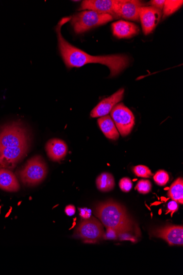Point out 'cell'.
<instances>
[{
  "label": "cell",
  "mask_w": 183,
  "mask_h": 275,
  "mask_svg": "<svg viewBox=\"0 0 183 275\" xmlns=\"http://www.w3.org/2000/svg\"><path fill=\"white\" fill-rule=\"evenodd\" d=\"M122 0H84L82 3L80 11H93L100 14H109L114 19L120 18L119 10Z\"/></svg>",
  "instance_id": "8"
},
{
  "label": "cell",
  "mask_w": 183,
  "mask_h": 275,
  "mask_svg": "<svg viewBox=\"0 0 183 275\" xmlns=\"http://www.w3.org/2000/svg\"><path fill=\"white\" fill-rule=\"evenodd\" d=\"M183 1H173V0H167L165 1L163 8V19H165L167 17L171 15L176 12L182 6Z\"/></svg>",
  "instance_id": "19"
},
{
  "label": "cell",
  "mask_w": 183,
  "mask_h": 275,
  "mask_svg": "<svg viewBox=\"0 0 183 275\" xmlns=\"http://www.w3.org/2000/svg\"><path fill=\"white\" fill-rule=\"evenodd\" d=\"M98 123L106 138L113 140H116L119 138L120 134L111 117L106 116L100 117L98 120Z\"/></svg>",
  "instance_id": "16"
},
{
  "label": "cell",
  "mask_w": 183,
  "mask_h": 275,
  "mask_svg": "<svg viewBox=\"0 0 183 275\" xmlns=\"http://www.w3.org/2000/svg\"><path fill=\"white\" fill-rule=\"evenodd\" d=\"M152 185L150 181L146 180H140L136 185L135 189L142 194H147L151 191Z\"/></svg>",
  "instance_id": "23"
},
{
  "label": "cell",
  "mask_w": 183,
  "mask_h": 275,
  "mask_svg": "<svg viewBox=\"0 0 183 275\" xmlns=\"http://www.w3.org/2000/svg\"><path fill=\"white\" fill-rule=\"evenodd\" d=\"M0 189L10 192L18 191L20 189L18 179L9 169L0 168Z\"/></svg>",
  "instance_id": "15"
},
{
  "label": "cell",
  "mask_w": 183,
  "mask_h": 275,
  "mask_svg": "<svg viewBox=\"0 0 183 275\" xmlns=\"http://www.w3.org/2000/svg\"><path fill=\"white\" fill-rule=\"evenodd\" d=\"M113 19V17L109 14L86 10L71 17L70 20L75 32L82 34Z\"/></svg>",
  "instance_id": "5"
},
{
  "label": "cell",
  "mask_w": 183,
  "mask_h": 275,
  "mask_svg": "<svg viewBox=\"0 0 183 275\" xmlns=\"http://www.w3.org/2000/svg\"><path fill=\"white\" fill-rule=\"evenodd\" d=\"M48 169L47 164L41 155H36L28 160L24 166L17 172L19 179L25 186H34L43 181Z\"/></svg>",
  "instance_id": "4"
},
{
  "label": "cell",
  "mask_w": 183,
  "mask_h": 275,
  "mask_svg": "<svg viewBox=\"0 0 183 275\" xmlns=\"http://www.w3.org/2000/svg\"><path fill=\"white\" fill-rule=\"evenodd\" d=\"M105 233L103 225L95 217L81 222L76 228L75 236L84 243H95L103 239Z\"/></svg>",
  "instance_id": "6"
},
{
  "label": "cell",
  "mask_w": 183,
  "mask_h": 275,
  "mask_svg": "<svg viewBox=\"0 0 183 275\" xmlns=\"http://www.w3.org/2000/svg\"><path fill=\"white\" fill-rule=\"evenodd\" d=\"M71 18L65 17L58 23L56 31L58 48L66 66L71 68L82 67L89 63H100L107 66L110 71V77H116L130 65V58L124 54H112L107 56H94L75 47L63 37L61 29L63 25Z\"/></svg>",
  "instance_id": "1"
},
{
  "label": "cell",
  "mask_w": 183,
  "mask_h": 275,
  "mask_svg": "<svg viewBox=\"0 0 183 275\" xmlns=\"http://www.w3.org/2000/svg\"><path fill=\"white\" fill-rule=\"evenodd\" d=\"M145 6L144 3L136 0H122L119 10L120 18L133 21L139 19L140 8Z\"/></svg>",
  "instance_id": "12"
},
{
  "label": "cell",
  "mask_w": 183,
  "mask_h": 275,
  "mask_svg": "<svg viewBox=\"0 0 183 275\" xmlns=\"http://www.w3.org/2000/svg\"><path fill=\"white\" fill-rule=\"evenodd\" d=\"M65 212L69 217L73 216L76 212L75 207L72 205L67 206L65 209Z\"/></svg>",
  "instance_id": "28"
},
{
  "label": "cell",
  "mask_w": 183,
  "mask_h": 275,
  "mask_svg": "<svg viewBox=\"0 0 183 275\" xmlns=\"http://www.w3.org/2000/svg\"><path fill=\"white\" fill-rule=\"evenodd\" d=\"M162 11L152 6H143L140 8L139 19L145 35L151 33L159 24Z\"/></svg>",
  "instance_id": "9"
},
{
  "label": "cell",
  "mask_w": 183,
  "mask_h": 275,
  "mask_svg": "<svg viewBox=\"0 0 183 275\" xmlns=\"http://www.w3.org/2000/svg\"><path fill=\"white\" fill-rule=\"evenodd\" d=\"M80 216L82 219L86 220L91 217L92 211L90 209L87 208H79Z\"/></svg>",
  "instance_id": "26"
},
{
  "label": "cell",
  "mask_w": 183,
  "mask_h": 275,
  "mask_svg": "<svg viewBox=\"0 0 183 275\" xmlns=\"http://www.w3.org/2000/svg\"><path fill=\"white\" fill-rule=\"evenodd\" d=\"M133 171L136 176L144 177V178H149L152 175L150 169L143 165L134 167L133 168Z\"/></svg>",
  "instance_id": "21"
},
{
  "label": "cell",
  "mask_w": 183,
  "mask_h": 275,
  "mask_svg": "<svg viewBox=\"0 0 183 275\" xmlns=\"http://www.w3.org/2000/svg\"><path fill=\"white\" fill-rule=\"evenodd\" d=\"M151 235L166 241L170 245L183 244V226L168 225L157 228Z\"/></svg>",
  "instance_id": "10"
},
{
  "label": "cell",
  "mask_w": 183,
  "mask_h": 275,
  "mask_svg": "<svg viewBox=\"0 0 183 275\" xmlns=\"http://www.w3.org/2000/svg\"><path fill=\"white\" fill-rule=\"evenodd\" d=\"M32 142L22 122H12L0 129V168L14 169L28 154Z\"/></svg>",
  "instance_id": "2"
},
{
  "label": "cell",
  "mask_w": 183,
  "mask_h": 275,
  "mask_svg": "<svg viewBox=\"0 0 183 275\" xmlns=\"http://www.w3.org/2000/svg\"><path fill=\"white\" fill-rule=\"evenodd\" d=\"M119 186H120V188L123 192H129L133 188V184L129 177H123L120 181Z\"/></svg>",
  "instance_id": "24"
},
{
  "label": "cell",
  "mask_w": 183,
  "mask_h": 275,
  "mask_svg": "<svg viewBox=\"0 0 183 275\" xmlns=\"http://www.w3.org/2000/svg\"><path fill=\"white\" fill-rule=\"evenodd\" d=\"M124 88H121L113 95L102 100L91 112L92 118L102 117L108 116L111 112L115 105L120 102L124 95Z\"/></svg>",
  "instance_id": "11"
},
{
  "label": "cell",
  "mask_w": 183,
  "mask_h": 275,
  "mask_svg": "<svg viewBox=\"0 0 183 275\" xmlns=\"http://www.w3.org/2000/svg\"><path fill=\"white\" fill-rule=\"evenodd\" d=\"M97 217L106 228H118L131 231L133 222L125 207L113 201L100 203L95 208Z\"/></svg>",
  "instance_id": "3"
},
{
  "label": "cell",
  "mask_w": 183,
  "mask_h": 275,
  "mask_svg": "<svg viewBox=\"0 0 183 275\" xmlns=\"http://www.w3.org/2000/svg\"><path fill=\"white\" fill-rule=\"evenodd\" d=\"M165 0H154L150 2V6L155 7L162 11L163 10Z\"/></svg>",
  "instance_id": "27"
},
{
  "label": "cell",
  "mask_w": 183,
  "mask_h": 275,
  "mask_svg": "<svg viewBox=\"0 0 183 275\" xmlns=\"http://www.w3.org/2000/svg\"><path fill=\"white\" fill-rule=\"evenodd\" d=\"M110 117L122 137H126L131 133L135 124L134 116L123 103L115 105L110 112Z\"/></svg>",
  "instance_id": "7"
},
{
  "label": "cell",
  "mask_w": 183,
  "mask_h": 275,
  "mask_svg": "<svg viewBox=\"0 0 183 275\" xmlns=\"http://www.w3.org/2000/svg\"><path fill=\"white\" fill-rule=\"evenodd\" d=\"M168 196L178 204H183V180L179 177L173 182L169 188L167 193Z\"/></svg>",
  "instance_id": "18"
},
{
  "label": "cell",
  "mask_w": 183,
  "mask_h": 275,
  "mask_svg": "<svg viewBox=\"0 0 183 275\" xmlns=\"http://www.w3.org/2000/svg\"><path fill=\"white\" fill-rule=\"evenodd\" d=\"M46 153L49 157L53 161H59L65 157L67 152V146L65 141L61 139L52 138L47 142Z\"/></svg>",
  "instance_id": "13"
},
{
  "label": "cell",
  "mask_w": 183,
  "mask_h": 275,
  "mask_svg": "<svg viewBox=\"0 0 183 275\" xmlns=\"http://www.w3.org/2000/svg\"><path fill=\"white\" fill-rule=\"evenodd\" d=\"M169 179V175L166 172L160 170L155 173L154 180L157 185L160 186L166 185Z\"/></svg>",
  "instance_id": "22"
},
{
  "label": "cell",
  "mask_w": 183,
  "mask_h": 275,
  "mask_svg": "<svg viewBox=\"0 0 183 275\" xmlns=\"http://www.w3.org/2000/svg\"><path fill=\"white\" fill-rule=\"evenodd\" d=\"M96 185L101 192H106L112 191L114 188V177L109 172H103L97 177Z\"/></svg>",
  "instance_id": "17"
},
{
  "label": "cell",
  "mask_w": 183,
  "mask_h": 275,
  "mask_svg": "<svg viewBox=\"0 0 183 275\" xmlns=\"http://www.w3.org/2000/svg\"><path fill=\"white\" fill-rule=\"evenodd\" d=\"M124 229H118V228H106V231L103 237V239L106 240H116L119 239L121 235L129 232Z\"/></svg>",
  "instance_id": "20"
},
{
  "label": "cell",
  "mask_w": 183,
  "mask_h": 275,
  "mask_svg": "<svg viewBox=\"0 0 183 275\" xmlns=\"http://www.w3.org/2000/svg\"><path fill=\"white\" fill-rule=\"evenodd\" d=\"M178 208L179 206L177 202L174 201L169 202L168 204L167 210L166 214L171 213V217H172L173 214L174 213H176V211L178 210Z\"/></svg>",
  "instance_id": "25"
},
{
  "label": "cell",
  "mask_w": 183,
  "mask_h": 275,
  "mask_svg": "<svg viewBox=\"0 0 183 275\" xmlns=\"http://www.w3.org/2000/svg\"><path fill=\"white\" fill-rule=\"evenodd\" d=\"M112 27L114 35L118 39L130 38L137 35L139 32L137 25L126 21H117L113 23Z\"/></svg>",
  "instance_id": "14"
}]
</instances>
